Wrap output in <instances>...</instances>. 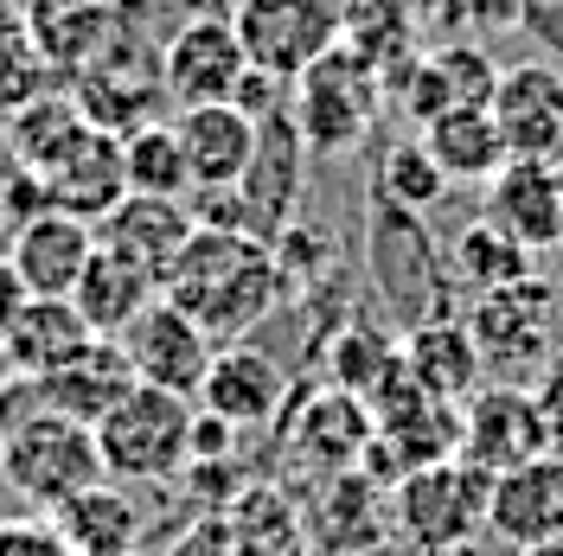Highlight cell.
<instances>
[{
  "instance_id": "obj_1",
  "label": "cell",
  "mask_w": 563,
  "mask_h": 556,
  "mask_svg": "<svg viewBox=\"0 0 563 556\" xmlns=\"http://www.w3.org/2000/svg\"><path fill=\"white\" fill-rule=\"evenodd\" d=\"M161 294H167L174 308L192 313L218 346L250 340V333L288 301L269 244H263V237H238V231H192L186 249L167 263Z\"/></svg>"
},
{
  "instance_id": "obj_2",
  "label": "cell",
  "mask_w": 563,
  "mask_h": 556,
  "mask_svg": "<svg viewBox=\"0 0 563 556\" xmlns=\"http://www.w3.org/2000/svg\"><path fill=\"white\" fill-rule=\"evenodd\" d=\"M0 480H7L13 499H26L33 512L65 505L70 492L109 480L103 454H97V429L33 403L26 416H13L0 429Z\"/></svg>"
},
{
  "instance_id": "obj_3",
  "label": "cell",
  "mask_w": 563,
  "mask_h": 556,
  "mask_svg": "<svg viewBox=\"0 0 563 556\" xmlns=\"http://www.w3.org/2000/svg\"><path fill=\"white\" fill-rule=\"evenodd\" d=\"M192 397H174L161 383H135L103 422H97V454L103 474L122 487H167L192 460Z\"/></svg>"
},
{
  "instance_id": "obj_4",
  "label": "cell",
  "mask_w": 563,
  "mask_h": 556,
  "mask_svg": "<svg viewBox=\"0 0 563 556\" xmlns=\"http://www.w3.org/2000/svg\"><path fill=\"white\" fill-rule=\"evenodd\" d=\"M378 103H385V70L372 58H358L346 38L333 52H320L314 65L295 77V97H288V115L308 141V154L320 160H340L352 147H365L372 122H378Z\"/></svg>"
},
{
  "instance_id": "obj_5",
  "label": "cell",
  "mask_w": 563,
  "mask_h": 556,
  "mask_svg": "<svg viewBox=\"0 0 563 556\" xmlns=\"http://www.w3.org/2000/svg\"><path fill=\"white\" fill-rule=\"evenodd\" d=\"M390 524L410 551H455L487 531V474L467 467L461 454L429 460L390 487Z\"/></svg>"
},
{
  "instance_id": "obj_6",
  "label": "cell",
  "mask_w": 563,
  "mask_h": 556,
  "mask_svg": "<svg viewBox=\"0 0 563 556\" xmlns=\"http://www.w3.org/2000/svg\"><path fill=\"white\" fill-rule=\"evenodd\" d=\"M461 313H467V333L481 346V365L506 371V383H519V371H538L563 346V288L538 276L512 281L499 294H481Z\"/></svg>"
},
{
  "instance_id": "obj_7",
  "label": "cell",
  "mask_w": 563,
  "mask_h": 556,
  "mask_svg": "<svg viewBox=\"0 0 563 556\" xmlns=\"http://www.w3.org/2000/svg\"><path fill=\"white\" fill-rule=\"evenodd\" d=\"M231 26L244 38L250 65L295 84L320 52L340 45V7L333 0H238Z\"/></svg>"
},
{
  "instance_id": "obj_8",
  "label": "cell",
  "mask_w": 563,
  "mask_h": 556,
  "mask_svg": "<svg viewBox=\"0 0 563 556\" xmlns=\"http://www.w3.org/2000/svg\"><path fill=\"white\" fill-rule=\"evenodd\" d=\"M115 346L129 352V365H135L141 383H161V390H174V397H199L218 340H211L186 308H174L167 294H154V301L115 333Z\"/></svg>"
},
{
  "instance_id": "obj_9",
  "label": "cell",
  "mask_w": 563,
  "mask_h": 556,
  "mask_svg": "<svg viewBox=\"0 0 563 556\" xmlns=\"http://www.w3.org/2000/svg\"><path fill=\"white\" fill-rule=\"evenodd\" d=\"M455 454L467 467H481L487 480L506 474V467H519V460H531V454H551L544 416H538L526 383L493 378L474 397H461V448Z\"/></svg>"
},
{
  "instance_id": "obj_10",
  "label": "cell",
  "mask_w": 563,
  "mask_h": 556,
  "mask_svg": "<svg viewBox=\"0 0 563 556\" xmlns=\"http://www.w3.org/2000/svg\"><path fill=\"white\" fill-rule=\"evenodd\" d=\"M244 70H250V58L231 20H179L174 38L161 45V90L179 109L231 103Z\"/></svg>"
},
{
  "instance_id": "obj_11",
  "label": "cell",
  "mask_w": 563,
  "mask_h": 556,
  "mask_svg": "<svg viewBox=\"0 0 563 556\" xmlns=\"http://www.w3.org/2000/svg\"><path fill=\"white\" fill-rule=\"evenodd\" d=\"M308 160H314V154H308V141H301V129H295L288 109H276V115L256 122V147H250V167H244V179H238V192H244L263 244H269L282 224L295 218V205H301V192H308Z\"/></svg>"
},
{
  "instance_id": "obj_12",
  "label": "cell",
  "mask_w": 563,
  "mask_h": 556,
  "mask_svg": "<svg viewBox=\"0 0 563 556\" xmlns=\"http://www.w3.org/2000/svg\"><path fill=\"white\" fill-rule=\"evenodd\" d=\"M493 122L506 141V160H551L563 167V70L519 65L493 84Z\"/></svg>"
},
{
  "instance_id": "obj_13",
  "label": "cell",
  "mask_w": 563,
  "mask_h": 556,
  "mask_svg": "<svg viewBox=\"0 0 563 556\" xmlns=\"http://www.w3.org/2000/svg\"><path fill=\"white\" fill-rule=\"evenodd\" d=\"M192 403L211 410L218 422H231L238 435L244 429H269L288 410V371H282V358L256 352L250 340H231V346L211 352V371Z\"/></svg>"
},
{
  "instance_id": "obj_14",
  "label": "cell",
  "mask_w": 563,
  "mask_h": 556,
  "mask_svg": "<svg viewBox=\"0 0 563 556\" xmlns=\"http://www.w3.org/2000/svg\"><path fill=\"white\" fill-rule=\"evenodd\" d=\"M33 383V397H38V410H58V416L70 422H97L135 390V365H129V352L115 346V340H103V333H90L84 346L70 352L65 365H52L45 378H26Z\"/></svg>"
},
{
  "instance_id": "obj_15",
  "label": "cell",
  "mask_w": 563,
  "mask_h": 556,
  "mask_svg": "<svg viewBox=\"0 0 563 556\" xmlns=\"http://www.w3.org/2000/svg\"><path fill=\"white\" fill-rule=\"evenodd\" d=\"M487 531L499 544L526 551L563 531V454H531L487 480Z\"/></svg>"
},
{
  "instance_id": "obj_16",
  "label": "cell",
  "mask_w": 563,
  "mask_h": 556,
  "mask_svg": "<svg viewBox=\"0 0 563 556\" xmlns=\"http://www.w3.org/2000/svg\"><path fill=\"white\" fill-rule=\"evenodd\" d=\"M38 192H45L52 211H70V218L97 224V218L129 192V186H122V141L84 122V129L38 167Z\"/></svg>"
},
{
  "instance_id": "obj_17",
  "label": "cell",
  "mask_w": 563,
  "mask_h": 556,
  "mask_svg": "<svg viewBox=\"0 0 563 556\" xmlns=\"http://www.w3.org/2000/svg\"><path fill=\"white\" fill-rule=\"evenodd\" d=\"M90 249H97V224H84V218H70V211L45 205L7 237V263L20 269L26 294L70 301V288H77V276H84Z\"/></svg>"
},
{
  "instance_id": "obj_18",
  "label": "cell",
  "mask_w": 563,
  "mask_h": 556,
  "mask_svg": "<svg viewBox=\"0 0 563 556\" xmlns=\"http://www.w3.org/2000/svg\"><path fill=\"white\" fill-rule=\"evenodd\" d=\"M487 218L519 237L531 256L563 244V167L551 160H506L487 179Z\"/></svg>"
},
{
  "instance_id": "obj_19",
  "label": "cell",
  "mask_w": 563,
  "mask_h": 556,
  "mask_svg": "<svg viewBox=\"0 0 563 556\" xmlns=\"http://www.w3.org/2000/svg\"><path fill=\"white\" fill-rule=\"evenodd\" d=\"M493 84H499V65L481 45H435V52H410L404 58V109L417 122H435L449 109L493 103Z\"/></svg>"
},
{
  "instance_id": "obj_20",
  "label": "cell",
  "mask_w": 563,
  "mask_h": 556,
  "mask_svg": "<svg viewBox=\"0 0 563 556\" xmlns=\"http://www.w3.org/2000/svg\"><path fill=\"white\" fill-rule=\"evenodd\" d=\"M404 371L429 390V397H442V403H461V397H474L481 390V346H474V333H467V313H422L417 326L404 333Z\"/></svg>"
},
{
  "instance_id": "obj_21",
  "label": "cell",
  "mask_w": 563,
  "mask_h": 556,
  "mask_svg": "<svg viewBox=\"0 0 563 556\" xmlns=\"http://www.w3.org/2000/svg\"><path fill=\"white\" fill-rule=\"evenodd\" d=\"M179 154H186V179L192 192H211V186H238L250 167V147H256V122H250L238 103H199L174 115Z\"/></svg>"
},
{
  "instance_id": "obj_22",
  "label": "cell",
  "mask_w": 563,
  "mask_h": 556,
  "mask_svg": "<svg viewBox=\"0 0 563 556\" xmlns=\"http://www.w3.org/2000/svg\"><path fill=\"white\" fill-rule=\"evenodd\" d=\"M45 519L70 544V556H129L141 551V531H147L135 487H122V480H97V487L70 492Z\"/></svg>"
},
{
  "instance_id": "obj_23",
  "label": "cell",
  "mask_w": 563,
  "mask_h": 556,
  "mask_svg": "<svg viewBox=\"0 0 563 556\" xmlns=\"http://www.w3.org/2000/svg\"><path fill=\"white\" fill-rule=\"evenodd\" d=\"M192 231H199V224H192L186 199H141V192H122V199L97 218V244L135 256L141 269H154V276H167V263L186 249Z\"/></svg>"
},
{
  "instance_id": "obj_24",
  "label": "cell",
  "mask_w": 563,
  "mask_h": 556,
  "mask_svg": "<svg viewBox=\"0 0 563 556\" xmlns=\"http://www.w3.org/2000/svg\"><path fill=\"white\" fill-rule=\"evenodd\" d=\"M154 294H161V276H154V269H141L135 256L97 244L90 249V263H84V276H77V288H70V308L84 313L90 333L115 340V333H122Z\"/></svg>"
},
{
  "instance_id": "obj_25",
  "label": "cell",
  "mask_w": 563,
  "mask_h": 556,
  "mask_svg": "<svg viewBox=\"0 0 563 556\" xmlns=\"http://www.w3.org/2000/svg\"><path fill=\"white\" fill-rule=\"evenodd\" d=\"M449 288L461 294V308L467 301H481V294H499V288H512V281L538 276V256H531L519 237H506L493 218H481V224H467L455 244H449Z\"/></svg>"
},
{
  "instance_id": "obj_26",
  "label": "cell",
  "mask_w": 563,
  "mask_h": 556,
  "mask_svg": "<svg viewBox=\"0 0 563 556\" xmlns=\"http://www.w3.org/2000/svg\"><path fill=\"white\" fill-rule=\"evenodd\" d=\"M422 147L435 154V167L449 174V186H487L506 167V141H499V122H493L487 103L449 109V115L422 122Z\"/></svg>"
},
{
  "instance_id": "obj_27",
  "label": "cell",
  "mask_w": 563,
  "mask_h": 556,
  "mask_svg": "<svg viewBox=\"0 0 563 556\" xmlns=\"http://www.w3.org/2000/svg\"><path fill=\"white\" fill-rule=\"evenodd\" d=\"M84 340H90L84 313L70 308V301H52V294H33L26 308L13 313V326L0 333V346H7V358H13L20 378H45V371L65 365Z\"/></svg>"
},
{
  "instance_id": "obj_28",
  "label": "cell",
  "mask_w": 563,
  "mask_h": 556,
  "mask_svg": "<svg viewBox=\"0 0 563 556\" xmlns=\"http://www.w3.org/2000/svg\"><path fill=\"white\" fill-rule=\"evenodd\" d=\"M455 186H449V174L435 167V154L422 147L417 135H404V141H390L385 154L372 160V199L378 205H397V211H429V205H442Z\"/></svg>"
},
{
  "instance_id": "obj_29",
  "label": "cell",
  "mask_w": 563,
  "mask_h": 556,
  "mask_svg": "<svg viewBox=\"0 0 563 556\" xmlns=\"http://www.w3.org/2000/svg\"><path fill=\"white\" fill-rule=\"evenodd\" d=\"M122 186L141 199H186L192 192L174 122H147L135 135H122Z\"/></svg>"
},
{
  "instance_id": "obj_30",
  "label": "cell",
  "mask_w": 563,
  "mask_h": 556,
  "mask_svg": "<svg viewBox=\"0 0 563 556\" xmlns=\"http://www.w3.org/2000/svg\"><path fill=\"white\" fill-rule=\"evenodd\" d=\"M52 90H58V70L45 65L38 38L26 26L0 33V122L20 115L26 103H38V97H52Z\"/></svg>"
},
{
  "instance_id": "obj_31",
  "label": "cell",
  "mask_w": 563,
  "mask_h": 556,
  "mask_svg": "<svg viewBox=\"0 0 563 556\" xmlns=\"http://www.w3.org/2000/svg\"><path fill=\"white\" fill-rule=\"evenodd\" d=\"M327 352H333V390H346V397H358V403H365L390 371H397V346H390L385 333H372L365 320L346 326Z\"/></svg>"
},
{
  "instance_id": "obj_32",
  "label": "cell",
  "mask_w": 563,
  "mask_h": 556,
  "mask_svg": "<svg viewBox=\"0 0 563 556\" xmlns=\"http://www.w3.org/2000/svg\"><path fill=\"white\" fill-rule=\"evenodd\" d=\"M0 556H70V544L45 512H33V519H0Z\"/></svg>"
},
{
  "instance_id": "obj_33",
  "label": "cell",
  "mask_w": 563,
  "mask_h": 556,
  "mask_svg": "<svg viewBox=\"0 0 563 556\" xmlns=\"http://www.w3.org/2000/svg\"><path fill=\"white\" fill-rule=\"evenodd\" d=\"M531 403H538V416H544V435H551V448L563 454V346L531 371Z\"/></svg>"
},
{
  "instance_id": "obj_34",
  "label": "cell",
  "mask_w": 563,
  "mask_h": 556,
  "mask_svg": "<svg viewBox=\"0 0 563 556\" xmlns=\"http://www.w3.org/2000/svg\"><path fill=\"white\" fill-rule=\"evenodd\" d=\"M167 556H231V531H224L218 512H206V519H192L186 531H179Z\"/></svg>"
},
{
  "instance_id": "obj_35",
  "label": "cell",
  "mask_w": 563,
  "mask_h": 556,
  "mask_svg": "<svg viewBox=\"0 0 563 556\" xmlns=\"http://www.w3.org/2000/svg\"><path fill=\"white\" fill-rule=\"evenodd\" d=\"M26 301H33V294H26V281H20V269H13V263H7V249H0V333L13 326V313L26 308Z\"/></svg>"
},
{
  "instance_id": "obj_36",
  "label": "cell",
  "mask_w": 563,
  "mask_h": 556,
  "mask_svg": "<svg viewBox=\"0 0 563 556\" xmlns=\"http://www.w3.org/2000/svg\"><path fill=\"white\" fill-rule=\"evenodd\" d=\"M154 7H167V13H179V20H231L238 0H154Z\"/></svg>"
},
{
  "instance_id": "obj_37",
  "label": "cell",
  "mask_w": 563,
  "mask_h": 556,
  "mask_svg": "<svg viewBox=\"0 0 563 556\" xmlns=\"http://www.w3.org/2000/svg\"><path fill=\"white\" fill-rule=\"evenodd\" d=\"M13 26H26V0H0V33H13Z\"/></svg>"
},
{
  "instance_id": "obj_38",
  "label": "cell",
  "mask_w": 563,
  "mask_h": 556,
  "mask_svg": "<svg viewBox=\"0 0 563 556\" xmlns=\"http://www.w3.org/2000/svg\"><path fill=\"white\" fill-rule=\"evenodd\" d=\"M519 556H563V531H558V537H544V544H526Z\"/></svg>"
},
{
  "instance_id": "obj_39",
  "label": "cell",
  "mask_w": 563,
  "mask_h": 556,
  "mask_svg": "<svg viewBox=\"0 0 563 556\" xmlns=\"http://www.w3.org/2000/svg\"><path fill=\"white\" fill-rule=\"evenodd\" d=\"M13 383H20V371H13V358H7V346H0V397H7Z\"/></svg>"
},
{
  "instance_id": "obj_40",
  "label": "cell",
  "mask_w": 563,
  "mask_h": 556,
  "mask_svg": "<svg viewBox=\"0 0 563 556\" xmlns=\"http://www.w3.org/2000/svg\"><path fill=\"white\" fill-rule=\"evenodd\" d=\"M417 556H474V544H455V551H417Z\"/></svg>"
},
{
  "instance_id": "obj_41",
  "label": "cell",
  "mask_w": 563,
  "mask_h": 556,
  "mask_svg": "<svg viewBox=\"0 0 563 556\" xmlns=\"http://www.w3.org/2000/svg\"><path fill=\"white\" fill-rule=\"evenodd\" d=\"M129 556H141V551H129Z\"/></svg>"
}]
</instances>
